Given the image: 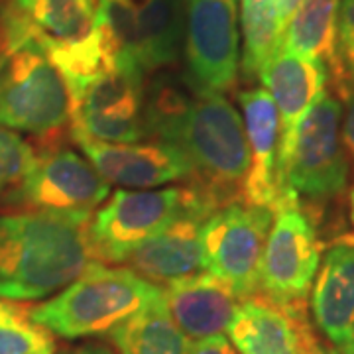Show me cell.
<instances>
[{"mask_svg":"<svg viewBox=\"0 0 354 354\" xmlns=\"http://www.w3.org/2000/svg\"><path fill=\"white\" fill-rule=\"evenodd\" d=\"M93 213L0 215V297L32 301L64 290L91 262Z\"/></svg>","mask_w":354,"mask_h":354,"instance_id":"7a4b0ae2","label":"cell"},{"mask_svg":"<svg viewBox=\"0 0 354 354\" xmlns=\"http://www.w3.org/2000/svg\"><path fill=\"white\" fill-rule=\"evenodd\" d=\"M342 97L346 99V113L341 120V140L344 150L354 158V83H346L341 87Z\"/></svg>","mask_w":354,"mask_h":354,"instance_id":"4316f807","label":"cell"},{"mask_svg":"<svg viewBox=\"0 0 354 354\" xmlns=\"http://www.w3.org/2000/svg\"><path fill=\"white\" fill-rule=\"evenodd\" d=\"M142 114L146 136L185 153L193 187L216 209L242 201L250 152L241 114L225 95H189L158 81L144 97Z\"/></svg>","mask_w":354,"mask_h":354,"instance_id":"6da1fadb","label":"cell"},{"mask_svg":"<svg viewBox=\"0 0 354 354\" xmlns=\"http://www.w3.org/2000/svg\"><path fill=\"white\" fill-rule=\"evenodd\" d=\"M109 195V183L91 162L67 148L36 153L22 181L6 195L10 207L51 213H93Z\"/></svg>","mask_w":354,"mask_h":354,"instance_id":"8fae6325","label":"cell"},{"mask_svg":"<svg viewBox=\"0 0 354 354\" xmlns=\"http://www.w3.org/2000/svg\"><path fill=\"white\" fill-rule=\"evenodd\" d=\"M339 64H341V81L339 88L346 83H354V0H341L339 4Z\"/></svg>","mask_w":354,"mask_h":354,"instance_id":"484cf974","label":"cell"},{"mask_svg":"<svg viewBox=\"0 0 354 354\" xmlns=\"http://www.w3.org/2000/svg\"><path fill=\"white\" fill-rule=\"evenodd\" d=\"M311 311L319 330L339 354H354V236L330 244L311 288Z\"/></svg>","mask_w":354,"mask_h":354,"instance_id":"9a60e30c","label":"cell"},{"mask_svg":"<svg viewBox=\"0 0 354 354\" xmlns=\"http://www.w3.org/2000/svg\"><path fill=\"white\" fill-rule=\"evenodd\" d=\"M321 264V242L313 218L301 205L274 211L258 272V295L288 309H307Z\"/></svg>","mask_w":354,"mask_h":354,"instance_id":"ba28073f","label":"cell"},{"mask_svg":"<svg viewBox=\"0 0 354 354\" xmlns=\"http://www.w3.org/2000/svg\"><path fill=\"white\" fill-rule=\"evenodd\" d=\"M295 354H327V348L319 342L315 330L311 329L309 321H305L299 335V344H297V353Z\"/></svg>","mask_w":354,"mask_h":354,"instance_id":"f1b7e54d","label":"cell"},{"mask_svg":"<svg viewBox=\"0 0 354 354\" xmlns=\"http://www.w3.org/2000/svg\"><path fill=\"white\" fill-rule=\"evenodd\" d=\"M341 102L329 93L305 114L278 176L279 207L301 205L304 199L327 201L346 189L348 158L341 140Z\"/></svg>","mask_w":354,"mask_h":354,"instance_id":"5b68a950","label":"cell"},{"mask_svg":"<svg viewBox=\"0 0 354 354\" xmlns=\"http://www.w3.org/2000/svg\"><path fill=\"white\" fill-rule=\"evenodd\" d=\"M258 77L278 109L279 146L278 165H276V179H278L279 171L290 156L295 132L305 114L327 93L329 67L311 57L279 50L274 57L266 62Z\"/></svg>","mask_w":354,"mask_h":354,"instance_id":"7c38bea8","label":"cell"},{"mask_svg":"<svg viewBox=\"0 0 354 354\" xmlns=\"http://www.w3.org/2000/svg\"><path fill=\"white\" fill-rule=\"evenodd\" d=\"M36 32L38 44H71L91 34L95 22V0H12Z\"/></svg>","mask_w":354,"mask_h":354,"instance_id":"7402d4cb","label":"cell"},{"mask_svg":"<svg viewBox=\"0 0 354 354\" xmlns=\"http://www.w3.org/2000/svg\"><path fill=\"white\" fill-rule=\"evenodd\" d=\"M239 0H187L185 79L195 95H223L241 71Z\"/></svg>","mask_w":354,"mask_h":354,"instance_id":"9c48e42d","label":"cell"},{"mask_svg":"<svg viewBox=\"0 0 354 354\" xmlns=\"http://www.w3.org/2000/svg\"><path fill=\"white\" fill-rule=\"evenodd\" d=\"M351 218H353L354 223V187L353 191H351Z\"/></svg>","mask_w":354,"mask_h":354,"instance_id":"1f68e13d","label":"cell"},{"mask_svg":"<svg viewBox=\"0 0 354 354\" xmlns=\"http://www.w3.org/2000/svg\"><path fill=\"white\" fill-rule=\"evenodd\" d=\"M144 77L134 67H116L71 97V136L104 144H138L146 136Z\"/></svg>","mask_w":354,"mask_h":354,"instance_id":"30bf717a","label":"cell"},{"mask_svg":"<svg viewBox=\"0 0 354 354\" xmlns=\"http://www.w3.org/2000/svg\"><path fill=\"white\" fill-rule=\"evenodd\" d=\"M193 185L167 189H118L88 223V246L93 262L124 264L142 242L152 239L181 211L201 201ZM207 199V197H205Z\"/></svg>","mask_w":354,"mask_h":354,"instance_id":"8992f818","label":"cell"},{"mask_svg":"<svg viewBox=\"0 0 354 354\" xmlns=\"http://www.w3.org/2000/svg\"><path fill=\"white\" fill-rule=\"evenodd\" d=\"M164 299L171 319L189 341L223 335L241 305L236 293L209 272L167 283Z\"/></svg>","mask_w":354,"mask_h":354,"instance_id":"e0dca14e","label":"cell"},{"mask_svg":"<svg viewBox=\"0 0 354 354\" xmlns=\"http://www.w3.org/2000/svg\"><path fill=\"white\" fill-rule=\"evenodd\" d=\"M71 354H114L111 348H106V346H99V344H88V346H81V348H77L75 353Z\"/></svg>","mask_w":354,"mask_h":354,"instance_id":"4dcf8cb0","label":"cell"},{"mask_svg":"<svg viewBox=\"0 0 354 354\" xmlns=\"http://www.w3.org/2000/svg\"><path fill=\"white\" fill-rule=\"evenodd\" d=\"M327 354H339L335 348H327Z\"/></svg>","mask_w":354,"mask_h":354,"instance_id":"d6a6232c","label":"cell"},{"mask_svg":"<svg viewBox=\"0 0 354 354\" xmlns=\"http://www.w3.org/2000/svg\"><path fill=\"white\" fill-rule=\"evenodd\" d=\"M305 321V309H288L256 293L242 299L227 330L236 353L295 354Z\"/></svg>","mask_w":354,"mask_h":354,"instance_id":"ac0fdd59","label":"cell"},{"mask_svg":"<svg viewBox=\"0 0 354 354\" xmlns=\"http://www.w3.org/2000/svg\"><path fill=\"white\" fill-rule=\"evenodd\" d=\"M55 341L36 325L28 309L0 297V354H53Z\"/></svg>","mask_w":354,"mask_h":354,"instance_id":"cb8c5ba5","label":"cell"},{"mask_svg":"<svg viewBox=\"0 0 354 354\" xmlns=\"http://www.w3.org/2000/svg\"><path fill=\"white\" fill-rule=\"evenodd\" d=\"M99 176L120 187H160L191 179L189 160L179 148L165 142L150 144H104L73 136Z\"/></svg>","mask_w":354,"mask_h":354,"instance_id":"4fadbf2b","label":"cell"},{"mask_svg":"<svg viewBox=\"0 0 354 354\" xmlns=\"http://www.w3.org/2000/svg\"><path fill=\"white\" fill-rule=\"evenodd\" d=\"M274 213L244 201L215 209L201 230L203 270L223 279L239 299L258 291V272Z\"/></svg>","mask_w":354,"mask_h":354,"instance_id":"52a82bcc","label":"cell"},{"mask_svg":"<svg viewBox=\"0 0 354 354\" xmlns=\"http://www.w3.org/2000/svg\"><path fill=\"white\" fill-rule=\"evenodd\" d=\"M339 4L341 0H304L286 28L279 48L323 62L337 77V83L341 81L337 48Z\"/></svg>","mask_w":354,"mask_h":354,"instance_id":"d6986e66","label":"cell"},{"mask_svg":"<svg viewBox=\"0 0 354 354\" xmlns=\"http://www.w3.org/2000/svg\"><path fill=\"white\" fill-rule=\"evenodd\" d=\"M216 207L209 199L193 203L152 239L142 242L127 258L128 268L148 281L171 283L203 270L201 230Z\"/></svg>","mask_w":354,"mask_h":354,"instance_id":"5bb4252c","label":"cell"},{"mask_svg":"<svg viewBox=\"0 0 354 354\" xmlns=\"http://www.w3.org/2000/svg\"><path fill=\"white\" fill-rule=\"evenodd\" d=\"M242 48L241 65L244 73L254 77L260 73L266 62L281 48V32L278 26L274 0H242Z\"/></svg>","mask_w":354,"mask_h":354,"instance_id":"603a6c76","label":"cell"},{"mask_svg":"<svg viewBox=\"0 0 354 354\" xmlns=\"http://www.w3.org/2000/svg\"><path fill=\"white\" fill-rule=\"evenodd\" d=\"M36 158L34 148L14 130L0 127V195L22 181Z\"/></svg>","mask_w":354,"mask_h":354,"instance_id":"d4e9b609","label":"cell"},{"mask_svg":"<svg viewBox=\"0 0 354 354\" xmlns=\"http://www.w3.org/2000/svg\"><path fill=\"white\" fill-rule=\"evenodd\" d=\"M120 354H187L189 339L171 319L164 295L111 330Z\"/></svg>","mask_w":354,"mask_h":354,"instance_id":"ffe728a7","label":"cell"},{"mask_svg":"<svg viewBox=\"0 0 354 354\" xmlns=\"http://www.w3.org/2000/svg\"><path fill=\"white\" fill-rule=\"evenodd\" d=\"M187 354H239V353H236V348L230 344L228 339H225L223 335H216V337H207V339H199V341H191Z\"/></svg>","mask_w":354,"mask_h":354,"instance_id":"83f0119b","label":"cell"},{"mask_svg":"<svg viewBox=\"0 0 354 354\" xmlns=\"http://www.w3.org/2000/svg\"><path fill=\"white\" fill-rule=\"evenodd\" d=\"M276 2V14H278V26L283 38V32L290 24V20L293 18V14L297 12V8L301 6L304 0H274Z\"/></svg>","mask_w":354,"mask_h":354,"instance_id":"f546056e","label":"cell"},{"mask_svg":"<svg viewBox=\"0 0 354 354\" xmlns=\"http://www.w3.org/2000/svg\"><path fill=\"white\" fill-rule=\"evenodd\" d=\"M164 295V290L130 268L91 262L50 301L28 307L30 319L50 335L85 339L106 335L142 307Z\"/></svg>","mask_w":354,"mask_h":354,"instance_id":"3957f363","label":"cell"},{"mask_svg":"<svg viewBox=\"0 0 354 354\" xmlns=\"http://www.w3.org/2000/svg\"><path fill=\"white\" fill-rule=\"evenodd\" d=\"M138 8V57L148 75L177 59L183 10L181 0H136Z\"/></svg>","mask_w":354,"mask_h":354,"instance_id":"44dd1931","label":"cell"},{"mask_svg":"<svg viewBox=\"0 0 354 354\" xmlns=\"http://www.w3.org/2000/svg\"><path fill=\"white\" fill-rule=\"evenodd\" d=\"M244 113V132L250 152V169L242 187V201L264 207L272 213L279 207L278 165L279 118L274 99L266 88H248L239 95Z\"/></svg>","mask_w":354,"mask_h":354,"instance_id":"2e32d148","label":"cell"},{"mask_svg":"<svg viewBox=\"0 0 354 354\" xmlns=\"http://www.w3.org/2000/svg\"><path fill=\"white\" fill-rule=\"evenodd\" d=\"M67 83L38 41L0 50V127L57 146L69 122Z\"/></svg>","mask_w":354,"mask_h":354,"instance_id":"277c9868","label":"cell"}]
</instances>
